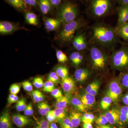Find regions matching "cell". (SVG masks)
I'll use <instances>...</instances> for the list:
<instances>
[{"instance_id": "1", "label": "cell", "mask_w": 128, "mask_h": 128, "mask_svg": "<svg viewBox=\"0 0 128 128\" xmlns=\"http://www.w3.org/2000/svg\"><path fill=\"white\" fill-rule=\"evenodd\" d=\"M92 39L96 45L112 50L120 42L115 28L104 24H97L92 28Z\"/></svg>"}, {"instance_id": "2", "label": "cell", "mask_w": 128, "mask_h": 128, "mask_svg": "<svg viewBox=\"0 0 128 128\" xmlns=\"http://www.w3.org/2000/svg\"><path fill=\"white\" fill-rule=\"evenodd\" d=\"M88 10L96 18H102L110 14L114 10L115 0H90Z\"/></svg>"}, {"instance_id": "3", "label": "cell", "mask_w": 128, "mask_h": 128, "mask_svg": "<svg viewBox=\"0 0 128 128\" xmlns=\"http://www.w3.org/2000/svg\"><path fill=\"white\" fill-rule=\"evenodd\" d=\"M110 64L114 70L121 71L128 70V43H122L120 48L113 52L110 57Z\"/></svg>"}, {"instance_id": "4", "label": "cell", "mask_w": 128, "mask_h": 128, "mask_svg": "<svg viewBox=\"0 0 128 128\" xmlns=\"http://www.w3.org/2000/svg\"><path fill=\"white\" fill-rule=\"evenodd\" d=\"M90 58L92 68L94 70L102 71L107 66L108 57L98 46L92 45L90 49Z\"/></svg>"}, {"instance_id": "5", "label": "cell", "mask_w": 128, "mask_h": 128, "mask_svg": "<svg viewBox=\"0 0 128 128\" xmlns=\"http://www.w3.org/2000/svg\"><path fill=\"white\" fill-rule=\"evenodd\" d=\"M78 14L79 9L77 5L70 1L64 2L57 10L58 19L64 24L76 20Z\"/></svg>"}, {"instance_id": "6", "label": "cell", "mask_w": 128, "mask_h": 128, "mask_svg": "<svg viewBox=\"0 0 128 128\" xmlns=\"http://www.w3.org/2000/svg\"><path fill=\"white\" fill-rule=\"evenodd\" d=\"M84 22L80 18H77L70 23L64 24L58 36V39L64 43H68L73 40L76 32L82 28Z\"/></svg>"}, {"instance_id": "7", "label": "cell", "mask_w": 128, "mask_h": 128, "mask_svg": "<svg viewBox=\"0 0 128 128\" xmlns=\"http://www.w3.org/2000/svg\"><path fill=\"white\" fill-rule=\"evenodd\" d=\"M123 89L121 82L118 80L112 81L109 85L106 96L110 97L114 102L118 100L121 97Z\"/></svg>"}, {"instance_id": "8", "label": "cell", "mask_w": 128, "mask_h": 128, "mask_svg": "<svg viewBox=\"0 0 128 128\" xmlns=\"http://www.w3.org/2000/svg\"><path fill=\"white\" fill-rule=\"evenodd\" d=\"M118 23L119 25L128 22V5H119L116 8Z\"/></svg>"}, {"instance_id": "9", "label": "cell", "mask_w": 128, "mask_h": 128, "mask_svg": "<svg viewBox=\"0 0 128 128\" xmlns=\"http://www.w3.org/2000/svg\"><path fill=\"white\" fill-rule=\"evenodd\" d=\"M12 120L16 126L19 128H22L32 123V120L28 117L18 114H13Z\"/></svg>"}, {"instance_id": "10", "label": "cell", "mask_w": 128, "mask_h": 128, "mask_svg": "<svg viewBox=\"0 0 128 128\" xmlns=\"http://www.w3.org/2000/svg\"><path fill=\"white\" fill-rule=\"evenodd\" d=\"M108 122L111 124H120V109L113 108L104 114Z\"/></svg>"}, {"instance_id": "11", "label": "cell", "mask_w": 128, "mask_h": 128, "mask_svg": "<svg viewBox=\"0 0 128 128\" xmlns=\"http://www.w3.org/2000/svg\"><path fill=\"white\" fill-rule=\"evenodd\" d=\"M19 27L8 22L3 21L0 22V33L1 34H8L18 30Z\"/></svg>"}, {"instance_id": "12", "label": "cell", "mask_w": 128, "mask_h": 128, "mask_svg": "<svg viewBox=\"0 0 128 128\" xmlns=\"http://www.w3.org/2000/svg\"><path fill=\"white\" fill-rule=\"evenodd\" d=\"M115 29L118 36L128 43V22L117 25Z\"/></svg>"}, {"instance_id": "13", "label": "cell", "mask_w": 128, "mask_h": 128, "mask_svg": "<svg viewBox=\"0 0 128 128\" xmlns=\"http://www.w3.org/2000/svg\"><path fill=\"white\" fill-rule=\"evenodd\" d=\"M62 22L58 19L48 18H46L44 22L45 28L49 31L57 30L60 26Z\"/></svg>"}, {"instance_id": "14", "label": "cell", "mask_w": 128, "mask_h": 128, "mask_svg": "<svg viewBox=\"0 0 128 128\" xmlns=\"http://www.w3.org/2000/svg\"><path fill=\"white\" fill-rule=\"evenodd\" d=\"M62 86L64 91L70 93L74 90L75 87V84L72 78L68 76L62 80Z\"/></svg>"}, {"instance_id": "15", "label": "cell", "mask_w": 128, "mask_h": 128, "mask_svg": "<svg viewBox=\"0 0 128 128\" xmlns=\"http://www.w3.org/2000/svg\"><path fill=\"white\" fill-rule=\"evenodd\" d=\"M90 74V71L87 69H77L75 72V78L79 82H83L88 78Z\"/></svg>"}, {"instance_id": "16", "label": "cell", "mask_w": 128, "mask_h": 128, "mask_svg": "<svg viewBox=\"0 0 128 128\" xmlns=\"http://www.w3.org/2000/svg\"><path fill=\"white\" fill-rule=\"evenodd\" d=\"M12 127L9 112H4L0 117V128H11Z\"/></svg>"}, {"instance_id": "17", "label": "cell", "mask_w": 128, "mask_h": 128, "mask_svg": "<svg viewBox=\"0 0 128 128\" xmlns=\"http://www.w3.org/2000/svg\"><path fill=\"white\" fill-rule=\"evenodd\" d=\"M120 119L121 125L128 124V106H122L120 109Z\"/></svg>"}, {"instance_id": "18", "label": "cell", "mask_w": 128, "mask_h": 128, "mask_svg": "<svg viewBox=\"0 0 128 128\" xmlns=\"http://www.w3.org/2000/svg\"><path fill=\"white\" fill-rule=\"evenodd\" d=\"M39 6L40 10L44 14L49 12L52 6L50 0H39Z\"/></svg>"}, {"instance_id": "19", "label": "cell", "mask_w": 128, "mask_h": 128, "mask_svg": "<svg viewBox=\"0 0 128 128\" xmlns=\"http://www.w3.org/2000/svg\"><path fill=\"white\" fill-rule=\"evenodd\" d=\"M100 85V82L98 81L93 82L87 86L86 89V92L96 96L98 92Z\"/></svg>"}, {"instance_id": "20", "label": "cell", "mask_w": 128, "mask_h": 128, "mask_svg": "<svg viewBox=\"0 0 128 128\" xmlns=\"http://www.w3.org/2000/svg\"><path fill=\"white\" fill-rule=\"evenodd\" d=\"M95 96L86 93L82 97L81 101L86 108L90 107L94 105L96 101Z\"/></svg>"}, {"instance_id": "21", "label": "cell", "mask_w": 128, "mask_h": 128, "mask_svg": "<svg viewBox=\"0 0 128 128\" xmlns=\"http://www.w3.org/2000/svg\"><path fill=\"white\" fill-rule=\"evenodd\" d=\"M82 116L80 114L75 112H72L70 114L69 118L74 128H77L82 121Z\"/></svg>"}, {"instance_id": "22", "label": "cell", "mask_w": 128, "mask_h": 128, "mask_svg": "<svg viewBox=\"0 0 128 128\" xmlns=\"http://www.w3.org/2000/svg\"><path fill=\"white\" fill-rule=\"evenodd\" d=\"M70 96L68 95L63 96L62 97L57 99L56 106L58 108H65L70 102Z\"/></svg>"}, {"instance_id": "23", "label": "cell", "mask_w": 128, "mask_h": 128, "mask_svg": "<svg viewBox=\"0 0 128 128\" xmlns=\"http://www.w3.org/2000/svg\"><path fill=\"white\" fill-rule=\"evenodd\" d=\"M71 103L76 110L79 112H83L86 110L87 108L82 103L81 100L76 98H72Z\"/></svg>"}, {"instance_id": "24", "label": "cell", "mask_w": 128, "mask_h": 128, "mask_svg": "<svg viewBox=\"0 0 128 128\" xmlns=\"http://www.w3.org/2000/svg\"><path fill=\"white\" fill-rule=\"evenodd\" d=\"M9 4L16 9L24 10L26 8L24 0H6Z\"/></svg>"}, {"instance_id": "25", "label": "cell", "mask_w": 128, "mask_h": 128, "mask_svg": "<svg viewBox=\"0 0 128 128\" xmlns=\"http://www.w3.org/2000/svg\"><path fill=\"white\" fill-rule=\"evenodd\" d=\"M70 59L74 65L78 66L82 62L83 56L79 52H73L70 56Z\"/></svg>"}, {"instance_id": "26", "label": "cell", "mask_w": 128, "mask_h": 128, "mask_svg": "<svg viewBox=\"0 0 128 128\" xmlns=\"http://www.w3.org/2000/svg\"><path fill=\"white\" fill-rule=\"evenodd\" d=\"M54 70L57 75L62 80L68 76V70L66 66H56L54 68Z\"/></svg>"}, {"instance_id": "27", "label": "cell", "mask_w": 128, "mask_h": 128, "mask_svg": "<svg viewBox=\"0 0 128 128\" xmlns=\"http://www.w3.org/2000/svg\"><path fill=\"white\" fill-rule=\"evenodd\" d=\"M25 18L27 22L30 25L35 26L38 25V18L34 13L30 12H26Z\"/></svg>"}, {"instance_id": "28", "label": "cell", "mask_w": 128, "mask_h": 128, "mask_svg": "<svg viewBox=\"0 0 128 128\" xmlns=\"http://www.w3.org/2000/svg\"><path fill=\"white\" fill-rule=\"evenodd\" d=\"M38 108L40 114L42 116L47 115L50 111V108L48 104L45 102H41L38 105Z\"/></svg>"}, {"instance_id": "29", "label": "cell", "mask_w": 128, "mask_h": 128, "mask_svg": "<svg viewBox=\"0 0 128 128\" xmlns=\"http://www.w3.org/2000/svg\"><path fill=\"white\" fill-rule=\"evenodd\" d=\"M112 102V99L110 97L105 96L102 98L100 102L101 108L103 110H107L111 106Z\"/></svg>"}, {"instance_id": "30", "label": "cell", "mask_w": 128, "mask_h": 128, "mask_svg": "<svg viewBox=\"0 0 128 128\" xmlns=\"http://www.w3.org/2000/svg\"><path fill=\"white\" fill-rule=\"evenodd\" d=\"M54 111V115L58 121L62 120L66 117V111L65 108H57Z\"/></svg>"}, {"instance_id": "31", "label": "cell", "mask_w": 128, "mask_h": 128, "mask_svg": "<svg viewBox=\"0 0 128 128\" xmlns=\"http://www.w3.org/2000/svg\"><path fill=\"white\" fill-rule=\"evenodd\" d=\"M80 42L78 51H80L85 50L87 48V41L84 35L82 34H80Z\"/></svg>"}, {"instance_id": "32", "label": "cell", "mask_w": 128, "mask_h": 128, "mask_svg": "<svg viewBox=\"0 0 128 128\" xmlns=\"http://www.w3.org/2000/svg\"><path fill=\"white\" fill-rule=\"evenodd\" d=\"M95 117L94 114L90 113H86L82 117V121L84 123H92L94 121Z\"/></svg>"}, {"instance_id": "33", "label": "cell", "mask_w": 128, "mask_h": 128, "mask_svg": "<svg viewBox=\"0 0 128 128\" xmlns=\"http://www.w3.org/2000/svg\"><path fill=\"white\" fill-rule=\"evenodd\" d=\"M60 125V128H74L68 117H66L65 118L58 121Z\"/></svg>"}, {"instance_id": "34", "label": "cell", "mask_w": 128, "mask_h": 128, "mask_svg": "<svg viewBox=\"0 0 128 128\" xmlns=\"http://www.w3.org/2000/svg\"><path fill=\"white\" fill-rule=\"evenodd\" d=\"M26 106V100L24 98L18 101L16 106V109L19 112L24 111Z\"/></svg>"}, {"instance_id": "35", "label": "cell", "mask_w": 128, "mask_h": 128, "mask_svg": "<svg viewBox=\"0 0 128 128\" xmlns=\"http://www.w3.org/2000/svg\"><path fill=\"white\" fill-rule=\"evenodd\" d=\"M56 56L58 61L60 63H64L67 60V56L62 50H57Z\"/></svg>"}, {"instance_id": "36", "label": "cell", "mask_w": 128, "mask_h": 128, "mask_svg": "<svg viewBox=\"0 0 128 128\" xmlns=\"http://www.w3.org/2000/svg\"><path fill=\"white\" fill-rule=\"evenodd\" d=\"M54 89V85L53 82L48 80L44 83L43 90L44 92H51Z\"/></svg>"}, {"instance_id": "37", "label": "cell", "mask_w": 128, "mask_h": 128, "mask_svg": "<svg viewBox=\"0 0 128 128\" xmlns=\"http://www.w3.org/2000/svg\"><path fill=\"white\" fill-rule=\"evenodd\" d=\"M108 123V121L104 114H101L96 120V123L99 126L106 125Z\"/></svg>"}, {"instance_id": "38", "label": "cell", "mask_w": 128, "mask_h": 128, "mask_svg": "<svg viewBox=\"0 0 128 128\" xmlns=\"http://www.w3.org/2000/svg\"><path fill=\"white\" fill-rule=\"evenodd\" d=\"M49 123L43 118H41L37 122L34 128H49Z\"/></svg>"}, {"instance_id": "39", "label": "cell", "mask_w": 128, "mask_h": 128, "mask_svg": "<svg viewBox=\"0 0 128 128\" xmlns=\"http://www.w3.org/2000/svg\"><path fill=\"white\" fill-rule=\"evenodd\" d=\"M123 88L128 90V72H124L121 77V82Z\"/></svg>"}, {"instance_id": "40", "label": "cell", "mask_w": 128, "mask_h": 128, "mask_svg": "<svg viewBox=\"0 0 128 128\" xmlns=\"http://www.w3.org/2000/svg\"><path fill=\"white\" fill-rule=\"evenodd\" d=\"M55 72H51L48 75V81L54 83H58L59 78Z\"/></svg>"}, {"instance_id": "41", "label": "cell", "mask_w": 128, "mask_h": 128, "mask_svg": "<svg viewBox=\"0 0 128 128\" xmlns=\"http://www.w3.org/2000/svg\"><path fill=\"white\" fill-rule=\"evenodd\" d=\"M33 83L34 86L37 88L42 87L44 84L43 79L41 77H40L34 78Z\"/></svg>"}, {"instance_id": "42", "label": "cell", "mask_w": 128, "mask_h": 128, "mask_svg": "<svg viewBox=\"0 0 128 128\" xmlns=\"http://www.w3.org/2000/svg\"><path fill=\"white\" fill-rule=\"evenodd\" d=\"M20 90V86L19 85L14 84L11 86L9 88L10 93L11 94L16 95L18 94Z\"/></svg>"}, {"instance_id": "43", "label": "cell", "mask_w": 128, "mask_h": 128, "mask_svg": "<svg viewBox=\"0 0 128 128\" xmlns=\"http://www.w3.org/2000/svg\"><path fill=\"white\" fill-rule=\"evenodd\" d=\"M46 118L49 123H52L57 120L54 115V110H50L46 115Z\"/></svg>"}, {"instance_id": "44", "label": "cell", "mask_w": 128, "mask_h": 128, "mask_svg": "<svg viewBox=\"0 0 128 128\" xmlns=\"http://www.w3.org/2000/svg\"><path fill=\"white\" fill-rule=\"evenodd\" d=\"M22 86L24 89L26 91L30 92L32 91L33 87L32 83L28 81L24 82L22 83Z\"/></svg>"}, {"instance_id": "45", "label": "cell", "mask_w": 128, "mask_h": 128, "mask_svg": "<svg viewBox=\"0 0 128 128\" xmlns=\"http://www.w3.org/2000/svg\"><path fill=\"white\" fill-rule=\"evenodd\" d=\"M24 114L26 116H31L34 114V110L32 104L30 103L27 105L24 111Z\"/></svg>"}, {"instance_id": "46", "label": "cell", "mask_w": 128, "mask_h": 128, "mask_svg": "<svg viewBox=\"0 0 128 128\" xmlns=\"http://www.w3.org/2000/svg\"><path fill=\"white\" fill-rule=\"evenodd\" d=\"M52 95L56 99H58L63 96L62 92L60 89H54L51 92Z\"/></svg>"}, {"instance_id": "47", "label": "cell", "mask_w": 128, "mask_h": 128, "mask_svg": "<svg viewBox=\"0 0 128 128\" xmlns=\"http://www.w3.org/2000/svg\"><path fill=\"white\" fill-rule=\"evenodd\" d=\"M18 100V97L16 95L11 94L9 95L8 99V103L9 105L16 102Z\"/></svg>"}, {"instance_id": "48", "label": "cell", "mask_w": 128, "mask_h": 128, "mask_svg": "<svg viewBox=\"0 0 128 128\" xmlns=\"http://www.w3.org/2000/svg\"><path fill=\"white\" fill-rule=\"evenodd\" d=\"M40 91L38 90H35L32 92V96L35 102H39V94Z\"/></svg>"}, {"instance_id": "49", "label": "cell", "mask_w": 128, "mask_h": 128, "mask_svg": "<svg viewBox=\"0 0 128 128\" xmlns=\"http://www.w3.org/2000/svg\"><path fill=\"white\" fill-rule=\"evenodd\" d=\"M25 4H27L34 6L37 4V0H24Z\"/></svg>"}, {"instance_id": "50", "label": "cell", "mask_w": 128, "mask_h": 128, "mask_svg": "<svg viewBox=\"0 0 128 128\" xmlns=\"http://www.w3.org/2000/svg\"><path fill=\"white\" fill-rule=\"evenodd\" d=\"M122 100L124 105L128 106V92L123 96Z\"/></svg>"}, {"instance_id": "51", "label": "cell", "mask_w": 128, "mask_h": 128, "mask_svg": "<svg viewBox=\"0 0 128 128\" xmlns=\"http://www.w3.org/2000/svg\"><path fill=\"white\" fill-rule=\"evenodd\" d=\"M52 6L54 7H56L59 6L62 0H50Z\"/></svg>"}, {"instance_id": "52", "label": "cell", "mask_w": 128, "mask_h": 128, "mask_svg": "<svg viewBox=\"0 0 128 128\" xmlns=\"http://www.w3.org/2000/svg\"><path fill=\"white\" fill-rule=\"evenodd\" d=\"M119 5H128V0H115Z\"/></svg>"}, {"instance_id": "53", "label": "cell", "mask_w": 128, "mask_h": 128, "mask_svg": "<svg viewBox=\"0 0 128 128\" xmlns=\"http://www.w3.org/2000/svg\"><path fill=\"white\" fill-rule=\"evenodd\" d=\"M83 128H93L92 123H84Z\"/></svg>"}, {"instance_id": "54", "label": "cell", "mask_w": 128, "mask_h": 128, "mask_svg": "<svg viewBox=\"0 0 128 128\" xmlns=\"http://www.w3.org/2000/svg\"><path fill=\"white\" fill-rule=\"evenodd\" d=\"M49 128H58L57 124L55 123L52 122L50 124Z\"/></svg>"}, {"instance_id": "55", "label": "cell", "mask_w": 128, "mask_h": 128, "mask_svg": "<svg viewBox=\"0 0 128 128\" xmlns=\"http://www.w3.org/2000/svg\"><path fill=\"white\" fill-rule=\"evenodd\" d=\"M99 126L101 128H113L112 126H110L109 125H107V124Z\"/></svg>"}, {"instance_id": "56", "label": "cell", "mask_w": 128, "mask_h": 128, "mask_svg": "<svg viewBox=\"0 0 128 128\" xmlns=\"http://www.w3.org/2000/svg\"><path fill=\"white\" fill-rule=\"evenodd\" d=\"M97 128H100V126H98V127H97Z\"/></svg>"}, {"instance_id": "57", "label": "cell", "mask_w": 128, "mask_h": 128, "mask_svg": "<svg viewBox=\"0 0 128 128\" xmlns=\"http://www.w3.org/2000/svg\"><path fill=\"white\" fill-rule=\"evenodd\" d=\"M86 0L88 1H89L90 0Z\"/></svg>"}, {"instance_id": "58", "label": "cell", "mask_w": 128, "mask_h": 128, "mask_svg": "<svg viewBox=\"0 0 128 128\" xmlns=\"http://www.w3.org/2000/svg\"></svg>"}]
</instances>
